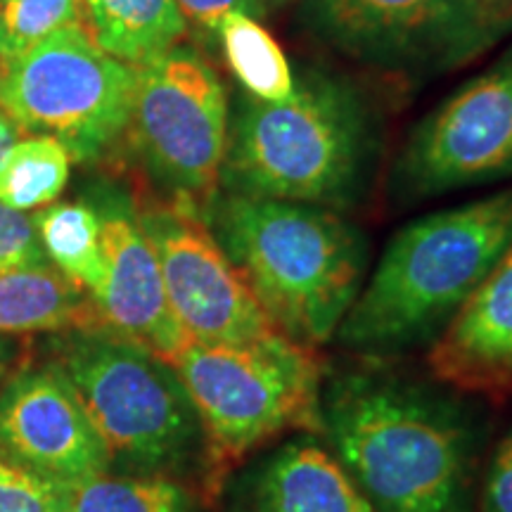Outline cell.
I'll list each match as a JSON object with an SVG mask.
<instances>
[{"label": "cell", "instance_id": "4fadbf2b", "mask_svg": "<svg viewBox=\"0 0 512 512\" xmlns=\"http://www.w3.org/2000/svg\"><path fill=\"white\" fill-rule=\"evenodd\" d=\"M105 278L93 294L102 328L171 363L190 337L178 323L159 259L140 228L136 204L121 195L100 202Z\"/></svg>", "mask_w": 512, "mask_h": 512}, {"label": "cell", "instance_id": "8992f818", "mask_svg": "<svg viewBox=\"0 0 512 512\" xmlns=\"http://www.w3.org/2000/svg\"><path fill=\"white\" fill-rule=\"evenodd\" d=\"M55 366L107 444L112 460L169 472L204 456V434L171 363L110 330L62 332Z\"/></svg>", "mask_w": 512, "mask_h": 512}, {"label": "cell", "instance_id": "83f0119b", "mask_svg": "<svg viewBox=\"0 0 512 512\" xmlns=\"http://www.w3.org/2000/svg\"><path fill=\"white\" fill-rule=\"evenodd\" d=\"M12 358H15V344L8 337H0V380L8 373Z\"/></svg>", "mask_w": 512, "mask_h": 512}, {"label": "cell", "instance_id": "f546056e", "mask_svg": "<svg viewBox=\"0 0 512 512\" xmlns=\"http://www.w3.org/2000/svg\"><path fill=\"white\" fill-rule=\"evenodd\" d=\"M290 3V0H261V5H264V10L268 8H280V5Z\"/></svg>", "mask_w": 512, "mask_h": 512}, {"label": "cell", "instance_id": "7402d4cb", "mask_svg": "<svg viewBox=\"0 0 512 512\" xmlns=\"http://www.w3.org/2000/svg\"><path fill=\"white\" fill-rule=\"evenodd\" d=\"M69 24H83V0H0V60L27 53Z\"/></svg>", "mask_w": 512, "mask_h": 512}, {"label": "cell", "instance_id": "d6986e66", "mask_svg": "<svg viewBox=\"0 0 512 512\" xmlns=\"http://www.w3.org/2000/svg\"><path fill=\"white\" fill-rule=\"evenodd\" d=\"M230 72L245 93L266 102H283L294 93L290 62L278 41L249 15H230L216 29Z\"/></svg>", "mask_w": 512, "mask_h": 512}, {"label": "cell", "instance_id": "ac0fdd59", "mask_svg": "<svg viewBox=\"0 0 512 512\" xmlns=\"http://www.w3.org/2000/svg\"><path fill=\"white\" fill-rule=\"evenodd\" d=\"M34 223L50 264L93 297L105 278L98 209L86 202H60L38 211Z\"/></svg>", "mask_w": 512, "mask_h": 512}, {"label": "cell", "instance_id": "5bb4252c", "mask_svg": "<svg viewBox=\"0 0 512 512\" xmlns=\"http://www.w3.org/2000/svg\"><path fill=\"white\" fill-rule=\"evenodd\" d=\"M427 366L458 392L512 396V247L434 339Z\"/></svg>", "mask_w": 512, "mask_h": 512}, {"label": "cell", "instance_id": "4316f807", "mask_svg": "<svg viewBox=\"0 0 512 512\" xmlns=\"http://www.w3.org/2000/svg\"><path fill=\"white\" fill-rule=\"evenodd\" d=\"M22 136H24V128L19 126L17 121L3 110V107H0V166H3V162L12 152V147L22 140Z\"/></svg>", "mask_w": 512, "mask_h": 512}, {"label": "cell", "instance_id": "7a4b0ae2", "mask_svg": "<svg viewBox=\"0 0 512 512\" xmlns=\"http://www.w3.org/2000/svg\"><path fill=\"white\" fill-rule=\"evenodd\" d=\"M294 93L266 102L242 93L228 124L221 192L344 209L366 190L380 124L361 88L304 69Z\"/></svg>", "mask_w": 512, "mask_h": 512}, {"label": "cell", "instance_id": "3957f363", "mask_svg": "<svg viewBox=\"0 0 512 512\" xmlns=\"http://www.w3.org/2000/svg\"><path fill=\"white\" fill-rule=\"evenodd\" d=\"M202 221L275 332L306 349L335 339L366 278L361 230L318 204L221 190Z\"/></svg>", "mask_w": 512, "mask_h": 512}, {"label": "cell", "instance_id": "30bf717a", "mask_svg": "<svg viewBox=\"0 0 512 512\" xmlns=\"http://www.w3.org/2000/svg\"><path fill=\"white\" fill-rule=\"evenodd\" d=\"M394 169L411 197L512 176V48L413 128Z\"/></svg>", "mask_w": 512, "mask_h": 512}, {"label": "cell", "instance_id": "44dd1931", "mask_svg": "<svg viewBox=\"0 0 512 512\" xmlns=\"http://www.w3.org/2000/svg\"><path fill=\"white\" fill-rule=\"evenodd\" d=\"M67 512H185L183 486L166 477L95 475L64 484Z\"/></svg>", "mask_w": 512, "mask_h": 512}, {"label": "cell", "instance_id": "603a6c76", "mask_svg": "<svg viewBox=\"0 0 512 512\" xmlns=\"http://www.w3.org/2000/svg\"><path fill=\"white\" fill-rule=\"evenodd\" d=\"M0 512H67L64 484L0 456Z\"/></svg>", "mask_w": 512, "mask_h": 512}, {"label": "cell", "instance_id": "484cf974", "mask_svg": "<svg viewBox=\"0 0 512 512\" xmlns=\"http://www.w3.org/2000/svg\"><path fill=\"white\" fill-rule=\"evenodd\" d=\"M176 5L185 19L211 31L219 29L223 19L238 12L249 17H261L266 12L261 0H176Z\"/></svg>", "mask_w": 512, "mask_h": 512}, {"label": "cell", "instance_id": "8fae6325", "mask_svg": "<svg viewBox=\"0 0 512 512\" xmlns=\"http://www.w3.org/2000/svg\"><path fill=\"white\" fill-rule=\"evenodd\" d=\"M136 216L159 259L171 309L192 342L242 344L275 332L200 216L157 197L140 200Z\"/></svg>", "mask_w": 512, "mask_h": 512}, {"label": "cell", "instance_id": "9c48e42d", "mask_svg": "<svg viewBox=\"0 0 512 512\" xmlns=\"http://www.w3.org/2000/svg\"><path fill=\"white\" fill-rule=\"evenodd\" d=\"M302 19L347 60L406 79L465 67L510 31L486 0H304Z\"/></svg>", "mask_w": 512, "mask_h": 512}, {"label": "cell", "instance_id": "6da1fadb", "mask_svg": "<svg viewBox=\"0 0 512 512\" xmlns=\"http://www.w3.org/2000/svg\"><path fill=\"white\" fill-rule=\"evenodd\" d=\"M320 437L373 512H472L475 434L458 403L384 370L323 384Z\"/></svg>", "mask_w": 512, "mask_h": 512}, {"label": "cell", "instance_id": "5b68a950", "mask_svg": "<svg viewBox=\"0 0 512 512\" xmlns=\"http://www.w3.org/2000/svg\"><path fill=\"white\" fill-rule=\"evenodd\" d=\"M171 366L200 418L209 491L275 437H320L325 373L316 349L280 332L242 344L190 339Z\"/></svg>", "mask_w": 512, "mask_h": 512}, {"label": "cell", "instance_id": "e0dca14e", "mask_svg": "<svg viewBox=\"0 0 512 512\" xmlns=\"http://www.w3.org/2000/svg\"><path fill=\"white\" fill-rule=\"evenodd\" d=\"M83 24L107 55L140 67L183 41L176 0H83Z\"/></svg>", "mask_w": 512, "mask_h": 512}, {"label": "cell", "instance_id": "ba28073f", "mask_svg": "<svg viewBox=\"0 0 512 512\" xmlns=\"http://www.w3.org/2000/svg\"><path fill=\"white\" fill-rule=\"evenodd\" d=\"M136 67L107 55L83 24L0 60V107L24 133L57 138L74 162L117 150L131 119Z\"/></svg>", "mask_w": 512, "mask_h": 512}, {"label": "cell", "instance_id": "cb8c5ba5", "mask_svg": "<svg viewBox=\"0 0 512 512\" xmlns=\"http://www.w3.org/2000/svg\"><path fill=\"white\" fill-rule=\"evenodd\" d=\"M50 264L36 235L34 216L0 202V273Z\"/></svg>", "mask_w": 512, "mask_h": 512}, {"label": "cell", "instance_id": "9a60e30c", "mask_svg": "<svg viewBox=\"0 0 512 512\" xmlns=\"http://www.w3.org/2000/svg\"><path fill=\"white\" fill-rule=\"evenodd\" d=\"M230 512H373L316 434H299L247 467Z\"/></svg>", "mask_w": 512, "mask_h": 512}, {"label": "cell", "instance_id": "f1b7e54d", "mask_svg": "<svg viewBox=\"0 0 512 512\" xmlns=\"http://www.w3.org/2000/svg\"><path fill=\"white\" fill-rule=\"evenodd\" d=\"M486 5L496 12V17L501 22H505L512 29V0H486Z\"/></svg>", "mask_w": 512, "mask_h": 512}, {"label": "cell", "instance_id": "2e32d148", "mask_svg": "<svg viewBox=\"0 0 512 512\" xmlns=\"http://www.w3.org/2000/svg\"><path fill=\"white\" fill-rule=\"evenodd\" d=\"M105 330L93 297L53 264L0 273V335Z\"/></svg>", "mask_w": 512, "mask_h": 512}, {"label": "cell", "instance_id": "52a82bcc", "mask_svg": "<svg viewBox=\"0 0 512 512\" xmlns=\"http://www.w3.org/2000/svg\"><path fill=\"white\" fill-rule=\"evenodd\" d=\"M228 124L226 86L192 46L136 67L126 140L157 200L202 219L219 192Z\"/></svg>", "mask_w": 512, "mask_h": 512}, {"label": "cell", "instance_id": "277c9868", "mask_svg": "<svg viewBox=\"0 0 512 512\" xmlns=\"http://www.w3.org/2000/svg\"><path fill=\"white\" fill-rule=\"evenodd\" d=\"M512 247V190L401 228L363 283L335 342L368 358L432 344Z\"/></svg>", "mask_w": 512, "mask_h": 512}, {"label": "cell", "instance_id": "ffe728a7", "mask_svg": "<svg viewBox=\"0 0 512 512\" xmlns=\"http://www.w3.org/2000/svg\"><path fill=\"white\" fill-rule=\"evenodd\" d=\"M72 155L57 138H24L0 166V202L17 211L48 207L67 188Z\"/></svg>", "mask_w": 512, "mask_h": 512}, {"label": "cell", "instance_id": "7c38bea8", "mask_svg": "<svg viewBox=\"0 0 512 512\" xmlns=\"http://www.w3.org/2000/svg\"><path fill=\"white\" fill-rule=\"evenodd\" d=\"M0 456L60 484L105 475L112 456L55 363L27 368L0 389Z\"/></svg>", "mask_w": 512, "mask_h": 512}, {"label": "cell", "instance_id": "d4e9b609", "mask_svg": "<svg viewBox=\"0 0 512 512\" xmlns=\"http://www.w3.org/2000/svg\"><path fill=\"white\" fill-rule=\"evenodd\" d=\"M479 512H512V430L498 441L491 456Z\"/></svg>", "mask_w": 512, "mask_h": 512}]
</instances>
